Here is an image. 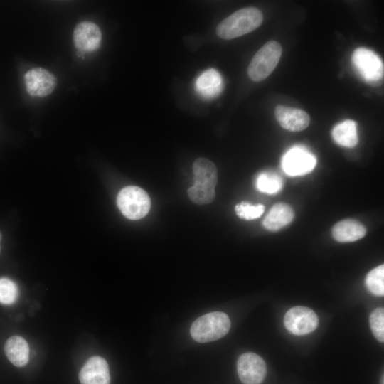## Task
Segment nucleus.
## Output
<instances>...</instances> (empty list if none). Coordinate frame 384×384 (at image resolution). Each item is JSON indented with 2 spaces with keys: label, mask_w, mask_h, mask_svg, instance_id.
I'll return each mask as SVG.
<instances>
[{
  "label": "nucleus",
  "mask_w": 384,
  "mask_h": 384,
  "mask_svg": "<svg viewBox=\"0 0 384 384\" xmlns=\"http://www.w3.org/2000/svg\"><path fill=\"white\" fill-rule=\"evenodd\" d=\"M193 185L188 189L190 199L198 205L211 203L215 197L218 181L215 165L206 158L197 159L193 164Z\"/></svg>",
  "instance_id": "nucleus-1"
},
{
  "label": "nucleus",
  "mask_w": 384,
  "mask_h": 384,
  "mask_svg": "<svg viewBox=\"0 0 384 384\" xmlns=\"http://www.w3.org/2000/svg\"><path fill=\"white\" fill-rule=\"evenodd\" d=\"M263 15L255 7L239 9L222 21L216 28V34L225 40H231L257 28L262 23Z\"/></svg>",
  "instance_id": "nucleus-2"
},
{
  "label": "nucleus",
  "mask_w": 384,
  "mask_h": 384,
  "mask_svg": "<svg viewBox=\"0 0 384 384\" xmlns=\"http://www.w3.org/2000/svg\"><path fill=\"white\" fill-rule=\"evenodd\" d=\"M230 321L227 314L220 311L208 313L196 319L190 333L199 343H207L223 337L229 331Z\"/></svg>",
  "instance_id": "nucleus-3"
},
{
  "label": "nucleus",
  "mask_w": 384,
  "mask_h": 384,
  "mask_svg": "<svg viewBox=\"0 0 384 384\" xmlns=\"http://www.w3.org/2000/svg\"><path fill=\"white\" fill-rule=\"evenodd\" d=\"M282 52L279 43L275 41L267 42L251 60L247 74L249 78L260 82L267 78L278 64Z\"/></svg>",
  "instance_id": "nucleus-4"
},
{
  "label": "nucleus",
  "mask_w": 384,
  "mask_h": 384,
  "mask_svg": "<svg viewBox=\"0 0 384 384\" xmlns=\"http://www.w3.org/2000/svg\"><path fill=\"white\" fill-rule=\"evenodd\" d=\"M117 204L121 213L127 218L139 220L149 213L151 200L144 189L138 186H129L119 192Z\"/></svg>",
  "instance_id": "nucleus-5"
},
{
  "label": "nucleus",
  "mask_w": 384,
  "mask_h": 384,
  "mask_svg": "<svg viewBox=\"0 0 384 384\" xmlns=\"http://www.w3.org/2000/svg\"><path fill=\"white\" fill-rule=\"evenodd\" d=\"M351 61L368 85L373 87L383 85V63L375 52L366 48H358L352 54Z\"/></svg>",
  "instance_id": "nucleus-6"
},
{
  "label": "nucleus",
  "mask_w": 384,
  "mask_h": 384,
  "mask_svg": "<svg viewBox=\"0 0 384 384\" xmlns=\"http://www.w3.org/2000/svg\"><path fill=\"white\" fill-rule=\"evenodd\" d=\"M316 164V158L306 148L295 146L289 149L282 159L283 171L290 176L305 175Z\"/></svg>",
  "instance_id": "nucleus-7"
},
{
  "label": "nucleus",
  "mask_w": 384,
  "mask_h": 384,
  "mask_svg": "<svg viewBox=\"0 0 384 384\" xmlns=\"http://www.w3.org/2000/svg\"><path fill=\"white\" fill-rule=\"evenodd\" d=\"M286 329L294 335L302 336L314 331L319 325V318L310 308L297 306L285 314Z\"/></svg>",
  "instance_id": "nucleus-8"
},
{
  "label": "nucleus",
  "mask_w": 384,
  "mask_h": 384,
  "mask_svg": "<svg viewBox=\"0 0 384 384\" xmlns=\"http://www.w3.org/2000/svg\"><path fill=\"white\" fill-rule=\"evenodd\" d=\"M237 370L243 384H260L266 376L267 366L260 356L247 352L239 357Z\"/></svg>",
  "instance_id": "nucleus-9"
},
{
  "label": "nucleus",
  "mask_w": 384,
  "mask_h": 384,
  "mask_svg": "<svg viewBox=\"0 0 384 384\" xmlns=\"http://www.w3.org/2000/svg\"><path fill=\"white\" fill-rule=\"evenodd\" d=\"M27 92L32 97H44L49 95L57 85V78L50 71L35 68L24 75Z\"/></svg>",
  "instance_id": "nucleus-10"
},
{
  "label": "nucleus",
  "mask_w": 384,
  "mask_h": 384,
  "mask_svg": "<svg viewBox=\"0 0 384 384\" xmlns=\"http://www.w3.org/2000/svg\"><path fill=\"white\" fill-rule=\"evenodd\" d=\"M102 34L100 28L93 22L82 21L75 28L73 41L81 53L93 52L100 46Z\"/></svg>",
  "instance_id": "nucleus-11"
},
{
  "label": "nucleus",
  "mask_w": 384,
  "mask_h": 384,
  "mask_svg": "<svg viewBox=\"0 0 384 384\" xmlns=\"http://www.w3.org/2000/svg\"><path fill=\"white\" fill-rule=\"evenodd\" d=\"M79 380L81 384H110L107 361L98 356L90 358L79 373Z\"/></svg>",
  "instance_id": "nucleus-12"
},
{
  "label": "nucleus",
  "mask_w": 384,
  "mask_h": 384,
  "mask_svg": "<svg viewBox=\"0 0 384 384\" xmlns=\"http://www.w3.org/2000/svg\"><path fill=\"white\" fill-rule=\"evenodd\" d=\"M274 114L280 126L291 132L304 130L310 122L309 115L298 108L278 105L275 108Z\"/></svg>",
  "instance_id": "nucleus-13"
},
{
  "label": "nucleus",
  "mask_w": 384,
  "mask_h": 384,
  "mask_svg": "<svg viewBox=\"0 0 384 384\" xmlns=\"http://www.w3.org/2000/svg\"><path fill=\"white\" fill-rule=\"evenodd\" d=\"M333 238L340 242H354L365 236L366 229L354 219H346L337 223L332 228Z\"/></svg>",
  "instance_id": "nucleus-14"
},
{
  "label": "nucleus",
  "mask_w": 384,
  "mask_h": 384,
  "mask_svg": "<svg viewBox=\"0 0 384 384\" xmlns=\"http://www.w3.org/2000/svg\"><path fill=\"white\" fill-rule=\"evenodd\" d=\"M294 213L290 206L278 203L274 205L262 222L263 226L269 230L276 231L285 227L293 220Z\"/></svg>",
  "instance_id": "nucleus-15"
},
{
  "label": "nucleus",
  "mask_w": 384,
  "mask_h": 384,
  "mask_svg": "<svg viewBox=\"0 0 384 384\" xmlns=\"http://www.w3.org/2000/svg\"><path fill=\"white\" fill-rule=\"evenodd\" d=\"M4 353L10 362L16 367H23L29 359V346L20 336H12L7 339L4 347Z\"/></svg>",
  "instance_id": "nucleus-16"
},
{
  "label": "nucleus",
  "mask_w": 384,
  "mask_h": 384,
  "mask_svg": "<svg viewBox=\"0 0 384 384\" xmlns=\"http://www.w3.org/2000/svg\"><path fill=\"white\" fill-rule=\"evenodd\" d=\"M196 87L198 92L205 98H213L218 95L223 89V80L220 74L210 68L202 73L196 80Z\"/></svg>",
  "instance_id": "nucleus-17"
},
{
  "label": "nucleus",
  "mask_w": 384,
  "mask_h": 384,
  "mask_svg": "<svg viewBox=\"0 0 384 384\" xmlns=\"http://www.w3.org/2000/svg\"><path fill=\"white\" fill-rule=\"evenodd\" d=\"M331 134L335 142L340 146L352 148L358 142L357 124L352 119H346L336 124Z\"/></svg>",
  "instance_id": "nucleus-18"
},
{
  "label": "nucleus",
  "mask_w": 384,
  "mask_h": 384,
  "mask_svg": "<svg viewBox=\"0 0 384 384\" xmlns=\"http://www.w3.org/2000/svg\"><path fill=\"white\" fill-rule=\"evenodd\" d=\"M283 185L282 178L270 171L260 173L255 179V187L260 192L274 194L280 191Z\"/></svg>",
  "instance_id": "nucleus-19"
},
{
  "label": "nucleus",
  "mask_w": 384,
  "mask_h": 384,
  "mask_svg": "<svg viewBox=\"0 0 384 384\" xmlns=\"http://www.w3.org/2000/svg\"><path fill=\"white\" fill-rule=\"evenodd\" d=\"M366 285L373 294H384V265H380L368 272L366 277Z\"/></svg>",
  "instance_id": "nucleus-20"
},
{
  "label": "nucleus",
  "mask_w": 384,
  "mask_h": 384,
  "mask_svg": "<svg viewBox=\"0 0 384 384\" xmlns=\"http://www.w3.org/2000/svg\"><path fill=\"white\" fill-rule=\"evenodd\" d=\"M16 284L6 277H0V303L5 305L14 304L18 297Z\"/></svg>",
  "instance_id": "nucleus-21"
},
{
  "label": "nucleus",
  "mask_w": 384,
  "mask_h": 384,
  "mask_svg": "<svg viewBox=\"0 0 384 384\" xmlns=\"http://www.w3.org/2000/svg\"><path fill=\"white\" fill-rule=\"evenodd\" d=\"M238 216L245 220H253L261 216L265 210L262 204L252 205L249 202L242 201L235 207Z\"/></svg>",
  "instance_id": "nucleus-22"
},
{
  "label": "nucleus",
  "mask_w": 384,
  "mask_h": 384,
  "mask_svg": "<svg viewBox=\"0 0 384 384\" xmlns=\"http://www.w3.org/2000/svg\"><path fill=\"white\" fill-rule=\"evenodd\" d=\"M370 326L374 336L380 341H384V309H374L369 318Z\"/></svg>",
  "instance_id": "nucleus-23"
},
{
  "label": "nucleus",
  "mask_w": 384,
  "mask_h": 384,
  "mask_svg": "<svg viewBox=\"0 0 384 384\" xmlns=\"http://www.w3.org/2000/svg\"><path fill=\"white\" fill-rule=\"evenodd\" d=\"M1 238H2V235L0 232V253H1Z\"/></svg>",
  "instance_id": "nucleus-24"
}]
</instances>
